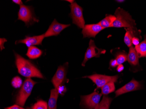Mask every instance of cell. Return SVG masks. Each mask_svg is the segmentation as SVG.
I'll use <instances>...</instances> for the list:
<instances>
[{"instance_id":"3","label":"cell","mask_w":146,"mask_h":109,"mask_svg":"<svg viewBox=\"0 0 146 109\" xmlns=\"http://www.w3.org/2000/svg\"><path fill=\"white\" fill-rule=\"evenodd\" d=\"M36 83L37 82L32 79L27 78L25 79L16 97V104L20 106H24L26 100L29 97L33 87Z\"/></svg>"},{"instance_id":"14","label":"cell","mask_w":146,"mask_h":109,"mask_svg":"<svg viewBox=\"0 0 146 109\" xmlns=\"http://www.w3.org/2000/svg\"><path fill=\"white\" fill-rule=\"evenodd\" d=\"M134 37L140 38H141V32L140 31L136 29H127V32L125 35L124 42L128 47L130 48L132 45V40L133 38Z\"/></svg>"},{"instance_id":"27","label":"cell","mask_w":146,"mask_h":109,"mask_svg":"<svg viewBox=\"0 0 146 109\" xmlns=\"http://www.w3.org/2000/svg\"><path fill=\"white\" fill-rule=\"evenodd\" d=\"M110 67L112 68H115L116 66H118L117 61L115 59H112L110 61Z\"/></svg>"},{"instance_id":"11","label":"cell","mask_w":146,"mask_h":109,"mask_svg":"<svg viewBox=\"0 0 146 109\" xmlns=\"http://www.w3.org/2000/svg\"><path fill=\"white\" fill-rule=\"evenodd\" d=\"M105 28L98 24H86L83 28L82 33L84 38L96 37L101 31Z\"/></svg>"},{"instance_id":"26","label":"cell","mask_w":146,"mask_h":109,"mask_svg":"<svg viewBox=\"0 0 146 109\" xmlns=\"http://www.w3.org/2000/svg\"><path fill=\"white\" fill-rule=\"evenodd\" d=\"M140 39L138 38L134 37L133 38L132 40V44L135 46H138L140 44Z\"/></svg>"},{"instance_id":"23","label":"cell","mask_w":146,"mask_h":109,"mask_svg":"<svg viewBox=\"0 0 146 109\" xmlns=\"http://www.w3.org/2000/svg\"><path fill=\"white\" fill-rule=\"evenodd\" d=\"M118 65H121L127 60V55L125 52H118L116 55V59Z\"/></svg>"},{"instance_id":"9","label":"cell","mask_w":146,"mask_h":109,"mask_svg":"<svg viewBox=\"0 0 146 109\" xmlns=\"http://www.w3.org/2000/svg\"><path fill=\"white\" fill-rule=\"evenodd\" d=\"M142 89L141 84L138 81L133 79L128 83L119 89L115 92V97L127 92L140 90Z\"/></svg>"},{"instance_id":"28","label":"cell","mask_w":146,"mask_h":109,"mask_svg":"<svg viewBox=\"0 0 146 109\" xmlns=\"http://www.w3.org/2000/svg\"><path fill=\"white\" fill-rule=\"evenodd\" d=\"M5 109H25L23 108L21 106L18 105H14L12 106H10V107H6L5 108Z\"/></svg>"},{"instance_id":"7","label":"cell","mask_w":146,"mask_h":109,"mask_svg":"<svg viewBox=\"0 0 146 109\" xmlns=\"http://www.w3.org/2000/svg\"><path fill=\"white\" fill-rule=\"evenodd\" d=\"M83 78H88L91 79L96 85V90L99 88H101L102 87L111 82H113L115 83L118 81L119 76L115 75L114 76H108L101 74H93L91 76H85Z\"/></svg>"},{"instance_id":"31","label":"cell","mask_w":146,"mask_h":109,"mask_svg":"<svg viewBox=\"0 0 146 109\" xmlns=\"http://www.w3.org/2000/svg\"><path fill=\"white\" fill-rule=\"evenodd\" d=\"M12 2L17 5H19L20 6L23 5L21 0H13Z\"/></svg>"},{"instance_id":"30","label":"cell","mask_w":146,"mask_h":109,"mask_svg":"<svg viewBox=\"0 0 146 109\" xmlns=\"http://www.w3.org/2000/svg\"><path fill=\"white\" fill-rule=\"evenodd\" d=\"M1 45H0V46H1V50H2L3 49H5V48H4V43L6 42H7V39H6L5 38H1Z\"/></svg>"},{"instance_id":"29","label":"cell","mask_w":146,"mask_h":109,"mask_svg":"<svg viewBox=\"0 0 146 109\" xmlns=\"http://www.w3.org/2000/svg\"><path fill=\"white\" fill-rule=\"evenodd\" d=\"M124 69V67L122 64L119 65L116 68V70L118 73H121V72H123Z\"/></svg>"},{"instance_id":"16","label":"cell","mask_w":146,"mask_h":109,"mask_svg":"<svg viewBox=\"0 0 146 109\" xmlns=\"http://www.w3.org/2000/svg\"><path fill=\"white\" fill-rule=\"evenodd\" d=\"M59 94L57 89L55 88L51 91L50 96L48 101V109H56Z\"/></svg>"},{"instance_id":"17","label":"cell","mask_w":146,"mask_h":109,"mask_svg":"<svg viewBox=\"0 0 146 109\" xmlns=\"http://www.w3.org/2000/svg\"><path fill=\"white\" fill-rule=\"evenodd\" d=\"M42 52L41 50L36 46L30 47L28 48L26 55L30 59H34L39 58L42 55Z\"/></svg>"},{"instance_id":"2","label":"cell","mask_w":146,"mask_h":109,"mask_svg":"<svg viewBox=\"0 0 146 109\" xmlns=\"http://www.w3.org/2000/svg\"><path fill=\"white\" fill-rule=\"evenodd\" d=\"M116 19L111 27L126 28L129 29H136L135 21L132 18L129 13L120 8H117L115 13Z\"/></svg>"},{"instance_id":"15","label":"cell","mask_w":146,"mask_h":109,"mask_svg":"<svg viewBox=\"0 0 146 109\" xmlns=\"http://www.w3.org/2000/svg\"><path fill=\"white\" fill-rule=\"evenodd\" d=\"M139 56L133 46L129 48V52L127 55V61L132 67L139 66Z\"/></svg>"},{"instance_id":"12","label":"cell","mask_w":146,"mask_h":109,"mask_svg":"<svg viewBox=\"0 0 146 109\" xmlns=\"http://www.w3.org/2000/svg\"><path fill=\"white\" fill-rule=\"evenodd\" d=\"M45 38L44 34L42 35L34 36H26L24 39L19 40L15 42V44L23 43L25 44L26 46L29 48L35 45H42V41Z\"/></svg>"},{"instance_id":"24","label":"cell","mask_w":146,"mask_h":109,"mask_svg":"<svg viewBox=\"0 0 146 109\" xmlns=\"http://www.w3.org/2000/svg\"><path fill=\"white\" fill-rule=\"evenodd\" d=\"M23 84V80L19 77H15L12 79L11 85L15 88H19Z\"/></svg>"},{"instance_id":"8","label":"cell","mask_w":146,"mask_h":109,"mask_svg":"<svg viewBox=\"0 0 146 109\" xmlns=\"http://www.w3.org/2000/svg\"><path fill=\"white\" fill-rule=\"evenodd\" d=\"M106 51L99 49L95 45V42L91 39L89 43V46L85 53L84 59L82 63V66H84L88 61L92 58L96 57L99 58L101 54H105Z\"/></svg>"},{"instance_id":"25","label":"cell","mask_w":146,"mask_h":109,"mask_svg":"<svg viewBox=\"0 0 146 109\" xmlns=\"http://www.w3.org/2000/svg\"><path fill=\"white\" fill-rule=\"evenodd\" d=\"M57 90H58L59 94L62 95V94H63V93H64L66 91V88L64 86H62V85H61L58 87Z\"/></svg>"},{"instance_id":"20","label":"cell","mask_w":146,"mask_h":109,"mask_svg":"<svg viewBox=\"0 0 146 109\" xmlns=\"http://www.w3.org/2000/svg\"><path fill=\"white\" fill-rule=\"evenodd\" d=\"M112 99L106 95H104L101 102L95 109H109Z\"/></svg>"},{"instance_id":"18","label":"cell","mask_w":146,"mask_h":109,"mask_svg":"<svg viewBox=\"0 0 146 109\" xmlns=\"http://www.w3.org/2000/svg\"><path fill=\"white\" fill-rule=\"evenodd\" d=\"M116 17L115 15H106V17L98 24L103 27V28H107L111 27V25L113 23Z\"/></svg>"},{"instance_id":"4","label":"cell","mask_w":146,"mask_h":109,"mask_svg":"<svg viewBox=\"0 0 146 109\" xmlns=\"http://www.w3.org/2000/svg\"><path fill=\"white\" fill-rule=\"evenodd\" d=\"M18 20L24 22L26 26H29L35 22H38V19L34 16L32 7L24 5L20 6L18 12Z\"/></svg>"},{"instance_id":"13","label":"cell","mask_w":146,"mask_h":109,"mask_svg":"<svg viewBox=\"0 0 146 109\" xmlns=\"http://www.w3.org/2000/svg\"><path fill=\"white\" fill-rule=\"evenodd\" d=\"M66 77V70L64 66H60L55 74L52 78L51 82L54 85L55 88L57 89L64 81Z\"/></svg>"},{"instance_id":"6","label":"cell","mask_w":146,"mask_h":109,"mask_svg":"<svg viewBox=\"0 0 146 109\" xmlns=\"http://www.w3.org/2000/svg\"><path fill=\"white\" fill-rule=\"evenodd\" d=\"M102 95L94 92L89 95L82 96L80 105L86 109H95L100 103Z\"/></svg>"},{"instance_id":"1","label":"cell","mask_w":146,"mask_h":109,"mask_svg":"<svg viewBox=\"0 0 146 109\" xmlns=\"http://www.w3.org/2000/svg\"><path fill=\"white\" fill-rule=\"evenodd\" d=\"M15 64L18 72L23 77L31 78L32 77L44 78L43 75L38 69L29 61L25 59L17 53H15Z\"/></svg>"},{"instance_id":"22","label":"cell","mask_w":146,"mask_h":109,"mask_svg":"<svg viewBox=\"0 0 146 109\" xmlns=\"http://www.w3.org/2000/svg\"><path fill=\"white\" fill-rule=\"evenodd\" d=\"M48 104L46 102L42 100H38L32 107L27 109H48Z\"/></svg>"},{"instance_id":"21","label":"cell","mask_w":146,"mask_h":109,"mask_svg":"<svg viewBox=\"0 0 146 109\" xmlns=\"http://www.w3.org/2000/svg\"><path fill=\"white\" fill-rule=\"evenodd\" d=\"M115 83L111 82L104 85L101 88L102 94L103 95H107L115 91Z\"/></svg>"},{"instance_id":"33","label":"cell","mask_w":146,"mask_h":109,"mask_svg":"<svg viewBox=\"0 0 146 109\" xmlns=\"http://www.w3.org/2000/svg\"><path fill=\"white\" fill-rule=\"evenodd\" d=\"M117 2H119V3H122V2H123L125 1H116Z\"/></svg>"},{"instance_id":"32","label":"cell","mask_w":146,"mask_h":109,"mask_svg":"<svg viewBox=\"0 0 146 109\" xmlns=\"http://www.w3.org/2000/svg\"><path fill=\"white\" fill-rule=\"evenodd\" d=\"M67 1H68V2H70L71 4H72V3H74V1H69V0H68Z\"/></svg>"},{"instance_id":"19","label":"cell","mask_w":146,"mask_h":109,"mask_svg":"<svg viewBox=\"0 0 146 109\" xmlns=\"http://www.w3.org/2000/svg\"><path fill=\"white\" fill-rule=\"evenodd\" d=\"M135 49L139 58H146V35L144 36V40L138 46H135Z\"/></svg>"},{"instance_id":"5","label":"cell","mask_w":146,"mask_h":109,"mask_svg":"<svg viewBox=\"0 0 146 109\" xmlns=\"http://www.w3.org/2000/svg\"><path fill=\"white\" fill-rule=\"evenodd\" d=\"M71 12L70 16L72 18L73 23L76 24L78 27L83 28L85 26V21L84 18L83 9L76 2L70 5Z\"/></svg>"},{"instance_id":"10","label":"cell","mask_w":146,"mask_h":109,"mask_svg":"<svg viewBox=\"0 0 146 109\" xmlns=\"http://www.w3.org/2000/svg\"><path fill=\"white\" fill-rule=\"evenodd\" d=\"M70 26V24L60 23L55 19L49 27L48 30L44 34L45 38L58 36L62 31Z\"/></svg>"}]
</instances>
